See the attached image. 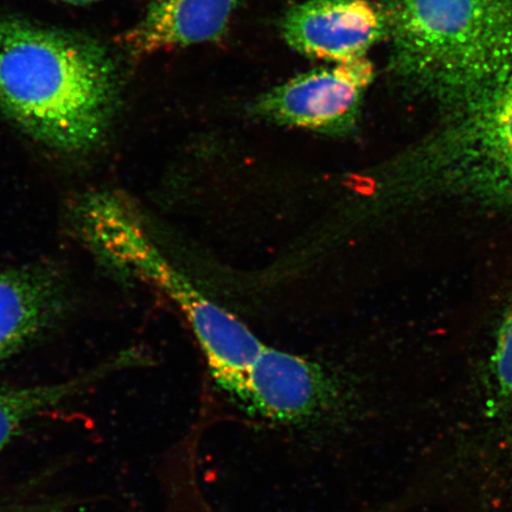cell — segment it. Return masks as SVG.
Masks as SVG:
<instances>
[{"label":"cell","mask_w":512,"mask_h":512,"mask_svg":"<svg viewBox=\"0 0 512 512\" xmlns=\"http://www.w3.org/2000/svg\"><path fill=\"white\" fill-rule=\"evenodd\" d=\"M395 74L447 110L512 66V0H384Z\"/></svg>","instance_id":"3957f363"},{"label":"cell","mask_w":512,"mask_h":512,"mask_svg":"<svg viewBox=\"0 0 512 512\" xmlns=\"http://www.w3.org/2000/svg\"><path fill=\"white\" fill-rule=\"evenodd\" d=\"M63 505L59 502H22L14 499L0 498V512H61Z\"/></svg>","instance_id":"7c38bea8"},{"label":"cell","mask_w":512,"mask_h":512,"mask_svg":"<svg viewBox=\"0 0 512 512\" xmlns=\"http://www.w3.org/2000/svg\"><path fill=\"white\" fill-rule=\"evenodd\" d=\"M242 405L283 424H312L341 412L344 393L320 364L264 345L249 369Z\"/></svg>","instance_id":"8992f818"},{"label":"cell","mask_w":512,"mask_h":512,"mask_svg":"<svg viewBox=\"0 0 512 512\" xmlns=\"http://www.w3.org/2000/svg\"><path fill=\"white\" fill-rule=\"evenodd\" d=\"M62 2H66V3L74 4V5H86V4H92L95 2H100V0H62Z\"/></svg>","instance_id":"4fadbf2b"},{"label":"cell","mask_w":512,"mask_h":512,"mask_svg":"<svg viewBox=\"0 0 512 512\" xmlns=\"http://www.w3.org/2000/svg\"><path fill=\"white\" fill-rule=\"evenodd\" d=\"M246 0H153L124 41L136 55L219 40Z\"/></svg>","instance_id":"9c48e42d"},{"label":"cell","mask_w":512,"mask_h":512,"mask_svg":"<svg viewBox=\"0 0 512 512\" xmlns=\"http://www.w3.org/2000/svg\"><path fill=\"white\" fill-rule=\"evenodd\" d=\"M288 47L313 60L351 62L387 36L381 5L369 0H306L280 23Z\"/></svg>","instance_id":"52a82bcc"},{"label":"cell","mask_w":512,"mask_h":512,"mask_svg":"<svg viewBox=\"0 0 512 512\" xmlns=\"http://www.w3.org/2000/svg\"><path fill=\"white\" fill-rule=\"evenodd\" d=\"M80 222L83 234L102 258L150 281L174 300L194 330L214 379L242 405L249 369L264 348L258 337L171 266L114 197H88L80 208Z\"/></svg>","instance_id":"277c9868"},{"label":"cell","mask_w":512,"mask_h":512,"mask_svg":"<svg viewBox=\"0 0 512 512\" xmlns=\"http://www.w3.org/2000/svg\"><path fill=\"white\" fill-rule=\"evenodd\" d=\"M68 304L66 283L55 270L0 267V363L59 322Z\"/></svg>","instance_id":"ba28073f"},{"label":"cell","mask_w":512,"mask_h":512,"mask_svg":"<svg viewBox=\"0 0 512 512\" xmlns=\"http://www.w3.org/2000/svg\"><path fill=\"white\" fill-rule=\"evenodd\" d=\"M127 361L128 358L125 356L115 357L114 360L101 363L100 366L73 379L40 386L0 390V451L37 416L87 392L114 371L123 369Z\"/></svg>","instance_id":"30bf717a"},{"label":"cell","mask_w":512,"mask_h":512,"mask_svg":"<svg viewBox=\"0 0 512 512\" xmlns=\"http://www.w3.org/2000/svg\"><path fill=\"white\" fill-rule=\"evenodd\" d=\"M374 78V64L367 57L312 69L258 96L251 114L324 136H347L355 130Z\"/></svg>","instance_id":"5b68a950"},{"label":"cell","mask_w":512,"mask_h":512,"mask_svg":"<svg viewBox=\"0 0 512 512\" xmlns=\"http://www.w3.org/2000/svg\"><path fill=\"white\" fill-rule=\"evenodd\" d=\"M380 209L462 200L512 211V66L382 171Z\"/></svg>","instance_id":"7a4b0ae2"},{"label":"cell","mask_w":512,"mask_h":512,"mask_svg":"<svg viewBox=\"0 0 512 512\" xmlns=\"http://www.w3.org/2000/svg\"><path fill=\"white\" fill-rule=\"evenodd\" d=\"M119 105L117 67L99 42L0 16V110L66 153L104 142Z\"/></svg>","instance_id":"6da1fadb"},{"label":"cell","mask_w":512,"mask_h":512,"mask_svg":"<svg viewBox=\"0 0 512 512\" xmlns=\"http://www.w3.org/2000/svg\"><path fill=\"white\" fill-rule=\"evenodd\" d=\"M491 374L496 398L512 416V300L497 330Z\"/></svg>","instance_id":"8fae6325"}]
</instances>
